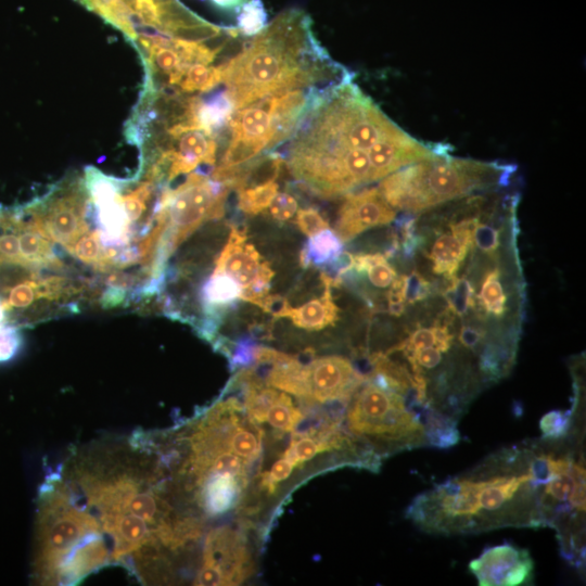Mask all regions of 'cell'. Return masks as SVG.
<instances>
[{
    "mask_svg": "<svg viewBox=\"0 0 586 586\" xmlns=\"http://www.w3.org/2000/svg\"><path fill=\"white\" fill-rule=\"evenodd\" d=\"M572 457L544 438L505 448L417 495L406 515L420 530L442 535L545 527L544 487Z\"/></svg>",
    "mask_w": 586,
    "mask_h": 586,
    "instance_id": "obj_1",
    "label": "cell"
},
{
    "mask_svg": "<svg viewBox=\"0 0 586 586\" xmlns=\"http://www.w3.org/2000/svg\"><path fill=\"white\" fill-rule=\"evenodd\" d=\"M220 66L234 111L272 94L326 89L354 77L320 46L310 17L298 9L280 13Z\"/></svg>",
    "mask_w": 586,
    "mask_h": 586,
    "instance_id": "obj_2",
    "label": "cell"
},
{
    "mask_svg": "<svg viewBox=\"0 0 586 586\" xmlns=\"http://www.w3.org/2000/svg\"><path fill=\"white\" fill-rule=\"evenodd\" d=\"M515 167L450 156L424 160L380 180L378 189L395 209L420 214L473 193L507 187Z\"/></svg>",
    "mask_w": 586,
    "mask_h": 586,
    "instance_id": "obj_3",
    "label": "cell"
},
{
    "mask_svg": "<svg viewBox=\"0 0 586 586\" xmlns=\"http://www.w3.org/2000/svg\"><path fill=\"white\" fill-rule=\"evenodd\" d=\"M426 418L406 395L367 375L346 404L344 428L382 460L393 453L428 446Z\"/></svg>",
    "mask_w": 586,
    "mask_h": 586,
    "instance_id": "obj_4",
    "label": "cell"
},
{
    "mask_svg": "<svg viewBox=\"0 0 586 586\" xmlns=\"http://www.w3.org/2000/svg\"><path fill=\"white\" fill-rule=\"evenodd\" d=\"M229 191L224 183L201 173H190L175 189L162 188L158 204L165 225L156 253L160 275L164 273L165 264L177 246L204 221L224 215Z\"/></svg>",
    "mask_w": 586,
    "mask_h": 586,
    "instance_id": "obj_5",
    "label": "cell"
},
{
    "mask_svg": "<svg viewBox=\"0 0 586 586\" xmlns=\"http://www.w3.org/2000/svg\"><path fill=\"white\" fill-rule=\"evenodd\" d=\"M243 523L213 528L206 536L198 585H240L255 571V558Z\"/></svg>",
    "mask_w": 586,
    "mask_h": 586,
    "instance_id": "obj_6",
    "label": "cell"
},
{
    "mask_svg": "<svg viewBox=\"0 0 586 586\" xmlns=\"http://www.w3.org/2000/svg\"><path fill=\"white\" fill-rule=\"evenodd\" d=\"M366 379L347 358L322 356L303 364L300 400L309 406L347 403Z\"/></svg>",
    "mask_w": 586,
    "mask_h": 586,
    "instance_id": "obj_7",
    "label": "cell"
},
{
    "mask_svg": "<svg viewBox=\"0 0 586 586\" xmlns=\"http://www.w3.org/2000/svg\"><path fill=\"white\" fill-rule=\"evenodd\" d=\"M213 272H222L234 279L242 288L241 298L259 306L268 295L273 271L262 259L256 249L246 242V234L233 228L228 242L215 260Z\"/></svg>",
    "mask_w": 586,
    "mask_h": 586,
    "instance_id": "obj_8",
    "label": "cell"
},
{
    "mask_svg": "<svg viewBox=\"0 0 586 586\" xmlns=\"http://www.w3.org/2000/svg\"><path fill=\"white\" fill-rule=\"evenodd\" d=\"M469 570L481 586H517L533 579L534 562L527 549L504 543L485 548Z\"/></svg>",
    "mask_w": 586,
    "mask_h": 586,
    "instance_id": "obj_9",
    "label": "cell"
},
{
    "mask_svg": "<svg viewBox=\"0 0 586 586\" xmlns=\"http://www.w3.org/2000/svg\"><path fill=\"white\" fill-rule=\"evenodd\" d=\"M396 209L381 194L378 187L362 188L344 195L335 225L342 242H348L358 234L392 222Z\"/></svg>",
    "mask_w": 586,
    "mask_h": 586,
    "instance_id": "obj_10",
    "label": "cell"
},
{
    "mask_svg": "<svg viewBox=\"0 0 586 586\" xmlns=\"http://www.w3.org/2000/svg\"><path fill=\"white\" fill-rule=\"evenodd\" d=\"M324 292L321 297L310 300L300 307H291L285 302L273 315L277 318H289L302 329L318 331L334 324L339 318V307L335 305L331 294V286L335 284L330 277L322 275Z\"/></svg>",
    "mask_w": 586,
    "mask_h": 586,
    "instance_id": "obj_11",
    "label": "cell"
},
{
    "mask_svg": "<svg viewBox=\"0 0 586 586\" xmlns=\"http://www.w3.org/2000/svg\"><path fill=\"white\" fill-rule=\"evenodd\" d=\"M242 288L230 276L213 272L201 291V300L206 315L215 318L216 311L241 298Z\"/></svg>",
    "mask_w": 586,
    "mask_h": 586,
    "instance_id": "obj_12",
    "label": "cell"
},
{
    "mask_svg": "<svg viewBox=\"0 0 586 586\" xmlns=\"http://www.w3.org/2000/svg\"><path fill=\"white\" fill-rule=\"evenodd\" d=\"M343 254V242L333 230L326 228L309 237L302 251L301 260L304 266H324L336 262Z\"/></svg>",
    "mask_w": 586,
    "mask_h": 586,
    "instance_id": "obj_13",
    "label": "cell"
},
{
    "mask_svg": "<svg viewBox=\"0 0 586 586\" xmlns=\"http://www.w3.org/2000/svg\"><path fill=\"white\" fill-rule=\"evenodd\" d=\"M348 270L365 272L371 285L377 289L390 288L397 277L395 269L382 254L351 255Z\"/></svg>",
    "mask_w": 586,
    "mask_h": 586,
    "instance_id": "obj_14",
    "label": "cell"
},
{
    "mask_svg": "<svg viewBox=\"0 0 586 586\" xmlns=\"http://www.w3.org/2000/svg\"><path fill=\"white\" fill-rule=\"evenodd\" d=\"M278 188L275 180L242 188L238 190V206L245 214L256 215L269 207Z\"/></svg>",
    "mask_w": 586,
    "mask_h": 586,
    "instance_id": "obj_15",
    "label": "cell"
},
{
    "mask_svg": "<svg viewBox=\"0 0 586 586\" xmlns=\"http://www.w3.org/2000/svg\"><path fill=\"white\" fill-rule=\"evenodd\" d=\"M267 17V12L260 0L246 1L239 9L237 28L243 36L253 37L266 27Z\"/></svg>",
    "mask_w": 586,
    "mask_h": 586,
    "instance_id": "obj_16",
    "label": "cell"
},
{
    "mask_svg": "<svg viewBox=\"0 0 586 586\" xmlns=\"http://www.w3.org/2000/svg\"><path fill=\"white\" fill-rule=\"evenodd\" d=\"M573 425V410H551L543 416L539 429L543 438L547 441H560Z\"/></svg>",
    "mask_w": 586,
    "mask_h": 586,
    "instance_id": "obj_17",
    "label": "cell"
},
{
    "mask_svg": "<svg viewBox=\"0 0 586 586\" xmlns=\"http://www.w3.org/2000/svg\"><path fill=\"white\" fill-rule=\"evenodd\" d=\"M18 328L0 326V362L10 360L20 349L22 337Z\"/></svg>",
    "mask_w": 586,
    "mask_h": 586,
    "instance_id": "obj_18",
    "label": "cell"
},
{
    "mask_svg": "<svg viewBox=\"0 0 586 586\" xmlns=\"http://www.w3.org/2000/svg\"><path fill=\"white\" fill-rule=\"evenodd\" d=\"M296 224L302 232L308 237L328 228L327 220L313 207L300 209L296 216Z\"/></svg>",
    "mask_w": 586,
    "mask_h": 586,
    "instance_id": "obj_19",
    "label": "cell"
},
{
    "mask_svg": "<svg viewBox=\"0 0 586 586\" xmlns=\"http://www.w3.org/2000/svg\"><path fill=\"white\" fill-rule=\"evenodd\" d=\"M297 202L295 198L285 192H280L272 199L269 211L270 215L280 221L291 219L297 212Z\"/></svg>",
    "mask_w": 586,
    "mask_h": 586,
    "instance_id": "obj_20",
    "label": "cell"
},
{
    "mask_svg": "<svg viewBox=\"0 0 586 586\" xmlns=\"http://www.w3.org/2000/svg\"><path fill=\"white\" fill-rule=\"evenodd\" d=\"M215 8L224 11H239V9L249 0H205Z\"/></svg>",
    "mask_w": 586,
    "mask_h": 586,
    "instance_id": "obj_21",
    "label": "cell"
}]
</instances>
